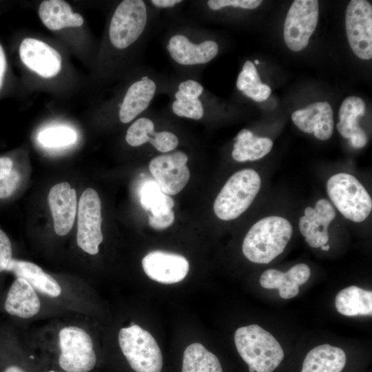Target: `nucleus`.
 Segmentation results:
<instances>
[{"label": "nucleus", "mask_w": 372, "mask_h": 372, "mask_svg": "<svg viewBox=\"0 0 372 372\" xmlns=\"http://www.w3.org/2000/svg\"><path fill=\"white\" fill-rule=\"evenodd\" d=\"M347 39L354 54L360 59L372 57V6L365 0L349 2L345 18Z\"/></svg>", "instance_id": "obj_10"}, {"label": "nucleus", "mask_w": 372, "mask_h": 372, "mask_svg": "<svg viewBox=\"0 0 372 372\" xmlns=\"http://www.w3.org/2000/svg\"><path fill=\"white\" fill-rule=\"evenodd\" d=\"M48 372H56V371H48Z\"/></svg>", "instance_id": "obj_44"}, {"label": "nucleus", "mask_w": 372, "mask_h": 372, "mask_svg": "<svg viewBox=\"0 0 372 372\" xmlns=\"http://www.w3.org/2000/svg\"><path fill=\"white\" fill-rule=\"evenodd\" d=\"M336 310L342 315H372V292L356 286L340 291L335 300Z\"/></svg>", "instance_id": "obj_26"}, {"label": "nucleus", "mask_w": 372, "mask_h": 372, "mask_svg": "<svg viewBox=\"0 0 372 372\" xmlns=\"http://www.w3.org/2000/svg\"><path fill=\"white\" fill-rule=\"evenodd\" d=\"M142 266L145 274L150 279L166 285L183 280L189 269L186 258L163 251L148 253L142 260Z\"/></svg>", "instance_id": "obj_12"}, {"label": "nucleus", "mask_w": 372, "mask_h": 372, "mask_svg": "<svg viewBox=\"0 0 372 372\" xmlns=\"http://www.w3.org/2000/svg\"><path fill=\"white\" fill-rule=\"evenodd\" d=\"M172 103L173 112L180 116L199 120L204 115V107L199 98L187 96L177 91Z\"/></svg>", "instance_id": "obj_30"}, {"label": "nucleus", "mask_w": 372, "mask_h": 372, "mask_svg": "<svg viewBox=\"0 0 372 372\" xmlns=\"http://www.w3.org/2000/svg\"><path fill=\"white\" fill-rule=\"evenodd\" d=\"M60 366L66 372H88L95 366L96 353L89 334L83 329L70 326L59 334Z\"/></svg>", "instance_id": "obj_7"}, {"label": "nucleus", "mask_w": 372, "mask_h": 372, "mask_svg": "<svg viewBox=\"0 0 372 372\" xmlns=\"http://www.w3.org/2000/svg\"><path fill=\"white\" fill-rule=\"evenodd\" d=\"M294 124L303 132L313 134L320 140L329 139L333 132V110L327 102H316L291 114Z\"/></svg>", "instance_id": "obj_16"}, {"label": "nucleus", "mask_w": 372, "mask_h": 372, "mask_svg": "<svg viewBox=\"0 0 372 372\" xmlns=\"http://www.w3.org/2000/svg\"><path fill=\"white\" fill-rule=\"evenodd\" d=\"M254 62H255L256 64H258V63H259V61H258V60H255Z\"/></svg>", "instance_id": "obj_43"}, {"label": "nucleus", "mask_w": 372, "mask_h": 372, "mask_svg": "<svg viewBox=\"0 0 372 372\" xmlns=\"http://www.w3.org/2000/svg\"><path fill=\"white\" fill-rule=\"evenodd\" d=\"M150 143L158 151L169 152L174 150L178 144L177 136L171 132L154 131V124L152 123L147 128L145 143Z\"/></svg>", "instance_id": "obj_32"}, {"label": "nucleus", "mask_w": 372, "mask_h": 372, "mask_svg": "<svg viewBox=\"0 0 372 372\" xmlns=\"http://www.w3.org/2000/svg\"><path fill=\"white\" fill-rule=\"evenodd\" d=\"M203 87L198 81L188 79L182 81L178 85V91L181 94L193 98H199L203 92Z\"/></svg>", "instance_id": "obj_36"}, {"label": "nucleus", "mask_w": 372, "mask_h": 372, "mask_svg": "<svg viewBox=\"0 0 372 372\" xmlns=\"http://www.w3.org/2000/svg\"><path fill=\"white\" fill-rule=\"evenodd\" d=\"M181 372H223L218 358L200 343L187 346L183 353Z\"/></svg>", "instance_id": "obj_27"}, {"label": "nucleus", "mask_w": 372, "mask_h": 372, "mask_svg": "<svg viewBox=\"0 0 372 372\" xmlns=\"http://www.w3.org/2000/svg\"><path fill=\"white\" fill-rule=\"evenodd\" d=\"M12 259L11 242L5 232L0 229V272L6 270Z\"/></svg>", "instance_id": "obj_35"}, {"label": "nucleus", "mask_w": 372, "mask_h": 372, "mask_svg": "<svg viewBox=\"0 0 372 372\" xmlns=\"http://www.w3.org/2000/svg\"><path fill=\"white\" fill-rule=\"evenodd\" d=\"M319 7L316 0L294 1L286 17L284 39L294 52L304 49L318 21Z\"/></svg>", "instance_id": "obj_8"}, {"label": "nucleus", "mask_w": 372, "mask_h": 372, "mask_svg": "<svg viewBox=\"0 0 372 372\" xmlns=\"http://www.w3.org/2000/svg\"><path fill=\"white\" fill-rule=\"evenodd\" d=\"M3 372H26L22 368L17 365H10Z\"/></svg>", "instance_id": "obj_41"}, {"label": "nucleus", "mask_w": 372, "mask_h": 372, "mask_svg": "<svg viewBox=\"0 0 372 372\" xmlns=\"http://www.w3.org/2000/svg\"><path fill=\"white\" fill-rule=\"evenodd\" d=\"M4 307L10 315L29 318L39 312L41 302L35 289L25 280L17 278L9 289Z\"/></svg>", "instance_id": "obj_21"}, {"label": "nucleus", "mask_w": 372, "mask_h": 372, "mask_svg": "<svg viewBox=\"0 0 372 372\" xmlns=\"http://www.w3.org/2000/svg\"><path fill=\"white\" fill-rule=\"evenodd\" d=\"M174 212L172 210L166 215L154 216L148 215V223L155 229H163L172 225L174 221Z\"/></svg>", "instance_id": "obj_37"}, {"label": "nucleus", "mask_w": 372, "mask_h": 372, "mask_svg": "<svg viewBox=\"0 0 372 372\" xmlns=\"http://www.w3.org/2000/svg\"><path fill=\"white\" fill-rule=\"evenodd\" d=\"M262 2L260 0H210L207 1V6L213 10H218L226 7L254 9Z\"/></svg>", "instance_id": "obj_33"}, {"label": "nucleus", "mask_w": 372, "mask_h": 372, "mask_svg": "<svg viewBox=\"0 0 372 372\" xmlns=\"http://www.w3.org/2000/svg\"><path fill=\"white\" fill-rule=\"evenodd\" d=\"M335 216L334 207L324 198L318 200L314 207L305 208L304 215L299 219L298 227L310 247L318 248L327 244L328 227Z\"/></svg>", "instance_id": "obj_13"}, {"label": "nucleus", "mask_w": 372, "mask_h": 372, "mask_svg": "<svg viewBox=\"0 0 372 372\" xmlns=\"http://www.w3.org/2000/svg\"><path fill=\"white\" fill-rule=\"evenodd\" d=\"M41 145L48 147H57L70 145L75 142V132L66 127H55L45 129L38 136Z\"/></svg>", "instance_id": "obj_31"}, {"label": "nucleus", "mask_w": 372, "mask_h": 372, "mask_svg": "<svg viewBox=\"0 0 372 372\" xmlns=\"http://www.w3.org/2000/svg\"><path fill=\"white\" fill-rule=\"evenodd\" d=\"M101 203L94 189L87 188L82 194L79 203L77 245L91 255L99 252L103 241L101 231Z\"/></svg>", "instance_id": "obj_9"}, {"label": "nucleus", "mask_w": 372, "mask_h": 372, "mask_svg": "<svg viewBox=\"0 0 372 372\" xmlns=\"http://www.w3.org/2000/svg\"><path fill=\"white\" fill-rule=\"evenodd\" d=\"M310 274V268L304 263L294 265L287 272L269 269L261 274L260 284L265 289H277L282 298L290 299L298 294L299 286L309 280Z\"/></svg>", "instance_id": "obj_18"}, {"label": "nucleus", "mask_w": 372, "mask_h": 372, "mask_svg": "<svg viewBox=\"0 0 372 372\" xmlns=\"http://www.w3.org/2000/svg\"><path fill=\"white\" fill-rule=\"evenodd\" d=\"M156 91V83L148 77L133 83L123 98L118 112L119 119L127 123L134 119L149 105Z\"/></svg>", "instance_id": "obj_20"}, {"label": "nucleus", "mask_w": 372, "mask_h": 372, "mask_svg": "<svg viewBox=\"0 0 372 372\" xmlns=\"http://www.w3.org/2000/svg\"><path fill=\"white\" fill-rule=\"evenodd\" d=\"M364 101L357 96H349L341 104L339 110V122L336 127L342 136L350 139L355 148H362L368 143V137L358 123V120L365 113Z\"/></svg>", "instance_id": "obj_19"}, {"label": "nucleus", "mask_w": 372, "mask_h": 372, "mask_svg": "<svg viewBox=\"0 0 372 372\" xmlns=\"http://www.w3.org/2000/svg\"><path fill=\"white\" fill-rule=\"evenodd\" d=\"M140 203L148 215L160 216L169 213L174 206L172 198L165 194L155 180H147L139 191Z\"/></svg>", "instance_id": "obj_28"}, {"label": "nucleus", "mask_w": 372, "mask_h": 372, "mask_svg": "<svg viewBox=\"0 0 372 372\" xmlns=\"http://www.w3.org/2000/svg\"><path fill=\"white\" fill-rule=\"evenodd\" d=\"M148 16L142 0H124L115 9L109 27L112 45L123 50L132 45L145 30Z\"/></svg>", "instance_id": "obj_6"}, {"label": "nucleus", "mask_w": 372, "mask_h": 372, "mask_svg": "<svg viewBox=\"0 0 372 372\" xmlns=\"http://www.w3.org/2000/svg\"><path fill=\"white\" fill-rule=\"evenodd\" d=\"M54 220L55 232L66 235L71 230L76 213V194L66 182L54 185L48 197Z\"/></svg>", "instance_id": "obj_15"}, {"label": "nucleus", "mask_w": 372, "mask_h": 372, "mask_svg": "<svg viewBox=\"0 0 372 372\" xmlns=\"http://www.w3.org/2000/svg\"><path fill=\"white\" fill-rule=\"evenodd\" d=\"M19 55L26 67L44 78L55 76L61 69L62 59L59 52L36 39H23L19 47Z\"/></svg>", "instance_id": "obj_14"}, {"label": "nucleus", "mask_w": 372, "mask_h": 372, "mask_svg": "<svg viewBox=\"0 0 372 372\" xmlns=\"http://www.w3.org/2000/svg\"><path fill=\"white\" fill-rule=\"evenodd\" d=\"M6 271L25 280L34 289L50 297H58L61 293L56 280L33 262L12 258Z\"/></svg>", "instance_id": "obj_22"}, {"label": "nucleus", "mask_w": 372, "mask_h": 372, "mask_svg": "<svg viewBox=\"0 0 372 372\" xmlns=\"http://www.w3.org/2000/svg\"><path fill=\"white\" fill-rule=\"evenodd\" d=\"M272 147L270 138L257 136L250 130L243 129L235 138L231 156L238 162L256 161L270 152Z\"/></svg>", "instance_id": "obj_25"}, {"label": "nucleus", "mask_w": 372, "mask_h": 372, "mask_svg": "<svg viewBox=\"0 0 372 372\" xmlns=\"http://www.w3.org/2000/svg\"><path fill=\"white\" fill-rule=\"evenodd\" d=\"M13 161L6 156L0 157V181L8 176L12 169Z\"/></svg>", "instance_id": "obj_38"}, {"label": "nucleus", "mask_w": 372, "mask_h": 372, "mask_svg": "<svg viewBox=\"0 0 372 372\" xmlns=\"http://www.w3.org/2000/svg\"><path fill=\"white\" fill-rule=\"evenodd\" d=\"M328 196L337 209L346 218L364 221L372 210V200L366 189L353 175L338 173L327 183Z\"/></svg>", "instance_id": "obj_4"}, {"label": "nucleus", "mask_w": 372, "mask_h": 372, "mask_svg": "<svg viewBox=\"0 0 372 372\" xmlns=\"http://www.w3.org/2000/svg\"><path fill=\"white\" fill-rule=\"evenodd\" d=\"M182 2L180 0H152L150 3L159 8H172Z\"/></svg>", "instance_id": "obj_39"}, {"label": "nucleus", "mask_w": 372, "mask_h": 372, "mask_svg": "<svg viewBox=\"0 0 372 372\" xmlns=\"http://www.w3.org/2000/svg\"><path fill=\"white\" fill-rule=\"evenodd\" d=\"M236 87L247 97L256 102L267 99L271 90L266 84L262 83L254 64L247 61L239 73Z\"/></svg>", "instance_id": "obj_29"}, {"label": "nucleus", "mask_w": 372, "mask_h": 372, "mask_svg": "<svg viewBox=\"0 0 372 372\" xmlns=\"http://www.w3.org/2000/svg\"><path fill=\"white\" fill-rule=\"evenodd\" d=\"M346 362V353L342 349L324 344L308 352L301 372H341Z\"/></svg>", "instance_id": "obj_23"}, {"label": "nucleus", "mask_w": 372, "mask_h": 372, "mask_svg": "<svg viewBox=\"0 0 372 372\" xmlns=\"http://www.w3.org/2000/svg\"><path fill=\"white\" fill-rule=\"evenodd\" d=\"M320 248L323 251H328L330 248V246L329 245H325L324 246L320 247Z\"/></svg>", "instance_id": "obj_42"}, {"label": "nucleus", "mask_w": 372, "mask_h": 372, "mask_svg": "<svg viewBox=\"0 0 372 372\" xmlns=\"http://www.w3.org/2000/svg\"><path fill=\"white\" fill-rule=\"evenodd\" d=\"M234 342L249 372H273L284 359V351L278 341L258 324L238 328Z\"/></svg>", "instance_id": "obj_2"}, {"label": "nucleus", "mask_w": 372, "mask_h": 372, "mask_svg": "<svg viewBox=\"0 0 372 372\" xmlns=\"http://www.w3.org/2000/svg\"><path fill=\"white\" fill-rule=\"evenodd\" d=\"M20 174L15 169L0 181V198L4 199L10 197L19 186Z\"/></svg>", "instance_id": "obj_34"}, {"label": "nucleus", "mask_w": 372, "mask_h": 372, "mask_svg": "<svg viewBox=\"0 0 372 372\" xmlns=\"http://www.w3.org/2000/svg\"><path fill=\"white\" fill-rule=\"evenodd\" d=\"M292 234V225L287 218L278 216L263 218L247 233L242 253L252 262L268 264L284 251Z\"/></svg>", "instance_id": "obj_1"}, {"label": "nucleus", "mask_w": 372, "mask_h": 372, "mask_svg": "<svg viewBox=\"0 0 372 372\" xmlns=\"http://www.w3.org/2000/svg\"><path fill=\"white\" fill-rule=\"evenodd\" d=\"M187 161V154L182 151L152 159L149 164V171L165 194L175 195L185 187L190 177Z\"/></svg>", "instance_id": "obj_11"}, {"label": "nucleus", "mask_w": 372, "mask_h": 372, "mask_svg": "<svg viewBox=\"0 0 372 372\" xmlns=\"http://www.w3.org/2000/svg\"><path fill=\"white\" fill-rule=\"evenodd\" d=\"M260 187L261 178L255 170L244 169L234 173L215 199L216 216L223 220L237 218L249 207Z\"/></svg>", "instance_id": "obj_3"}, {"label": "nucleus", "mask_w": 372, "mask_h": 372, "mask_svg": "<svg viewBox=\"0 0 372 372\" xmlns=\"http://www.w3.org/2000/svg\"><path fill=\"white\" fill-rule=\"evenodd\" d=\"M167 49L177 63L194 65L207 63L214 59L218 52V45L211 40L195 43L185 35L175 34L169 39Z\"/></svg>", "instance_id": "obj_17"}, {"label": "nucleus", "mask_w": 372, "mask_h": 372, "mask_svg": "<svg viewBox=\"0 0 372 372\" xmlns=\"http://www.w3.org/2000/svg\"><path fill=\"white\" fill-rule=\"evenodd\" d=\"M39 15L43 23L51 30L79 27L84 22L83 17L73 12L71 6L62 0L42 1L39 8Z\"/></svg>", "instance_id": "obj_24"}, {"label": "nucleus", "mask_w": 372, "mask_h": 372, "mask_svg": "<svg viewBox=\"0 0 372 372\" xmlns=\"http://www.w3.org/2000/svg\"><path fill=\"white\" fill-rule=\"evenodd\" d=\"M120 348L136 372H161L163 355L151 333L136 324L118 333Z\"/></svg>", "instance_id": "obj_5"}, {"label": "nucleus", "mask_w": 372, "mask_h": 372, "mask_svg": "<svg viewBox=\"0 0 372 372\" xmlns=\"http://www.w3.org/2000/svg\"><path fill=\"white\" fill-rule=\"evenodd\" d=\"M7 63L5 53L2 46L0 45V89L3 84V77L6 70Z\"/></svg>", "instance_id": "obj_40"}]
</instances>
